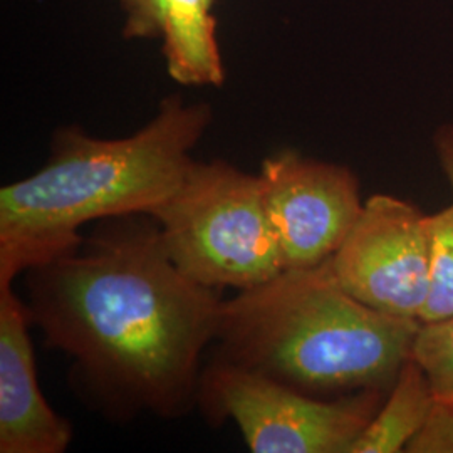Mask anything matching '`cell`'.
<instances>
[{
  "mask_svg": "<svg viewBox=\"0 0 453 453\" xmlns=\"http://www.w3.org/2000/svg\"><path fill=\"white\" fill-rule=\"evenodd\" d=\"M257 175L284 271L333 257L365 207L351 168L296 150L267 157Z\"/></svg>",
  "mask_w": 453,
  "mask_h": 453,
  "instance_id": "52a82bcc",
  "label": "cell"
},
{
  "mask_svg": "<svg viewBox=\"0 0 453 453\" xmlns=\"http://www.w3.org/2000/svg\"><path fill=\"white\" fill-rule=\"evenodd\" d=\"M211 123L209 104L168 96L125 138L58 131L46 165L0 188V282L76 245L84 224L160 207L185 179Z\"/></svg>",
  "mask_w": 453,
  "mask_h": 453,
  "instance_id": "7a4b0ae2",
  "label": "cell"
},
{
  "mask_svg": "<svg viewBox=\"0 0 453 453\" xmlns=\"http://www.w3.org/2000/svg\"><path fill=\"white\" fill-rule=\"evenodd\" d=\"M410 357L425 374L435 405L453 410V316L418 324Z\"/></svg>",
  "mask_w": 453,
  "mask_h": 453,
  "instance_id": "7c38bea8",
  "label": "cell"
},
{
  "mask_svg": "<svg viewBox=\"0 0 453 453\" xmlns=\"http://www.w3.org/2000/svg\"><path fill=\"white\" fill-rule=\"evenodd\" d=\"M387 393L318 398L226 363L203 366L196 408L211 425L232 420L254 453H349Z\"/></svg>",
  "mask_w": 453,
  "mask_h": 453,
  "instance_id": "5b68a950",
  "label": "cell"
},
{
  "mask_svg": "<svg viewBox=\"0 0 453 453\" xmlns=\"http://www.w3.org/2000/svg\"><path fill=\"white\" fill-rule=\"evenodd\" d=\"M418 324L361 303L327 259L224 299L211 361L318 398L388 393L411 357Z\"/></svg>",
  "mask_w": 453,
  "mask_h": 453,
  "instance_id": "3957f363",
  "label": "cell"
},
{
  "mask_svg": "<svg viewBox=\"0 0 453 453\" xmlns=\"http://www.w3.org/2000/svg\"><path fill=\"white\" fill-rule=\"evenodd\" d=\"M435 408L420 366L410 357L374 418L349 453H403L418 437Z\"/></svg>",
  "mask_w": 453,
  "mask_h": 453,
  "instance_id": "30bf717a",
  "label": "cell"
},
{
  "mask_svg": "<svg viewBox=\"0 0 453 453\" xmlns=\"http://www.w3.org/2000/svg\"><path fill=\"white\" fill-rule=\"evenodd\" d=\"M406 453H453V410L435 405Z\"/></svg>",
  "mask_w": 453,
  "mask_h": 453,
  "instance_id": "4fadbf2b",
  "label": "cell"
},
{
  "mask_svg": "<svg viewBox=\"0 0 453 453\" xmlns=\"http://www.w3.org/2000/svg\"><path fill=\"white\" fill-rule=\"evenodd\" d=\"M211 5L213 0H158L166 71L183 86L219 88L226 81Z\"/></svg>",
  "mask_w": 453,
  "mask_h": 453,
  "instance_id": "9c48e42d",
  "label": "cell"
},
{
  "mask_svg": "<svg viewBox=\"0 0 453 453\" xmlns=\"http://www.w3.org/2000/svg\"><path fill=\"white\" fill-rule=\"evenodd\" d=\"M12 286L0 282V453H65L73 426L41 391L33 324Z\"/></svg>",
  "mask_w": 453,
  "mask_h": 453,
  "instance_id": "ba28073f",
  "label": "cell"
},
{
  "mask_svg": "<svg viewBox=\"0 0 453 453\" xmlns=\"http://www.w3.org/2000/svg\"><path fill=\"white\" fill-rule=\"evenodd\" d=\"M125 12V35L148 39L160 35L158 0H119Z\"/></svg>",
  "mask_w": 453,
  "mask_h": 453,
  "instance_id": "5bb4252c",
  "label": "cell"
},
{
  "mask_svg": "<svg viewBox=\"0 0 453 453\" xmlns=\"http://www.w3.org/2000/svg\"><path fill=\"white\" fill-rule=\"evenodd\" d=\"M329 264L341 286L366 306L418 321L430 275L426 215L393 195H372Z\"/></svg>",
  "mask_w": 453,
  "mask_h": 453,
  "instance_id": "8992f818",
  "label": "cell"
},
{
  "mask_svg": "<svg viewBox=\"0 0 453 453\" xmlns=\"http://www.w3.org/2000/svg\"><path fill=\"white\" fill-rule=\"evenodd\" d=\"M24 274L31 324L71 359L86 405L111 421L177 420L196 408L224 299L180 271L150 215L99 220Z\"/></svg>",
  "mask_w": 453,
  "mask_h": 453,
  "instance_id": "6da1fadb",
  "label": "cell"
},
{
  "mask_svg": "<svg viewBox=\"0 0 453 453\" xmlns=\"http://www.w3.org/2000/svg\"><path fill=\"white\" fill-rule=\"evenodd\" d=\"M150 217L170 259L202 286L245 291L284 271L259 175L232 163H192L175 194Z\"/></svg>",
  "mask_w": 453,
  "mask_h": 453,
  "instance_id": "277c9868",
  "label": "cell"
},
{
  "mask_svg": "<svg viewBox=\"0 0 453 453\" xmlns=\"http://www.w3.org/2000/svg\"><path fill=\"white\" fill-rule=\"evenodd\" d=\"M434 148L438 163L453 190V123L438 127L434 134Z\"/></svg>",
  "mask_w": 453,
  "mask_h": 453,
  "instance_id": "9a60e30c",
  "label": "cell"
},
{
  "mask_svg": "<svg viewBox=\"0 0 453 453\" xmlns=\"http://www.w3.org/2000/svg\"><path fill=\"white\" fill-rule=\"evenodd\" d=\"M430 243L428 296L420 323L453 316V203L434 215H426Z\"/></svg>",
  "mask_w": 453,
  "mask_h": 453,
  "instance_id": "8fae6325",
  "label": "cell"
}]
</instances>
